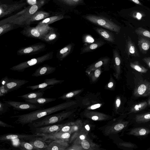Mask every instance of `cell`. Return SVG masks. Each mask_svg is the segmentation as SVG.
Segmentation results:
<instances>
[{"label": "cell", "mask_w": 150, "mask_h": 150, "mask_svg": "<svg viewBox=\"0 0 150 150\" xmlns=\"http://www.w3.org/2000/svg\"><path fill=\"white\" fill-rule=\"evenodd\" d=\"M130 66L134 69L142 73H146L148 70L147 69L141 65L137 61L131 62Z\"/></svg>", "instance_id": "obj_26"}, {"label": "cell", "mask_w": 150, "mask_h": 150, "mask_svg": "<svg viewBox=\"0 0 150 150\" xmlns=\"http://www.w3.org/2000/svg\"><path fill=\"white\" fill-rule=\"evenodd\" d=\"M73 45L69 44L61 49L57 53V57L60 60H62L70 53Z\"/></svg>", "instance_id": "obj_23"}, {"label": "cell", "mask_w": 150, "mask_h": 150, "mask_svg": "<svg viewBox=\"0 0 150 150\" xmlns=\"http://www.w3.org/2000/svg\"><path fill=\"white\" fill-rule=\"evenodd\" d=\"M98 119V117L96 116H93L92 117V119L94 120H97Z\"/></svg>", "instance_id": "obj_47"}, {"label": "cell", "mask_w": 150, "mask_h": 150, "mask_svg": "<svg viewBox=\"0 0 150 150\" xmlns=\"http://www.w3.org/2000/svg\"><path fill=\"white\" fill-rule=\"evenodd\" d=\"M38 136L37 134H28L8 133L1 135L0 136V141L1 142H3L15 139H23L29 140L33 137Z\"/></svg>", "instance_id": "obj_11"}, {"label": "cell", "mask_w": 150, "mask_h": 150, "mask_svg": "<svg viewBox=\"0 0 150 150\" xmlns=\"http://www.w3.org/2000/svg\"><path fill=\"white\" fill-rule=\"evenodd\" d=\"M125 50L129 57L130 55L136 57H139L138 50L134 43L129 36L126 40Z\"/></svg>", "instance_id": "obj_12"}, {"label": "cell", "mask_w": 150, "mask_h": 150, "mask_svg": "<svg viewBox=\"0 0 150 150\" xmlns=\"http://www.w3.org/2000/svg\"><path fill=\"white\" fill-rule=\"evenodd\" d=\"M28 82L24 80L5 79L1 82V85L0 88V96L18 89Z\"/></svg>", "instance_id": "obj_3"}, {"label": "cell", "mask_w": 150, "mask_h": 150, "mask_svg": "<svg viewBox=\"0 0 150 150\" xmlns=\"http://www.w3.org/2000/svg\"><path fill=\"white\" fill-rule=\"evenodd\" d=\"M86 18L90 22L117 33H119L121 28L106 18L93 15H88Z\"/></svg>", "instance_id": "obj_5"}, {"label": "cell", "mask_w": 150, "mask_h": 150, "mask_svg": "<svg viewBox=\"0 0 150 150\" xmlns=\"http://www.w3.org/2000/svg\"><path fill=\"white\" fill-rule=\"evenodd\" d=\"M142 60L150 69V57H145L142 59Z\"/></svg>", "instance_id": "obj_40"}, {"label": "cell", "mask_w": 150, "mask_h": 150, "mask_svg": "<svg viewBox=\"0 0 150 150\" xmlns=\"http://www.w3.org/2000/svg\"><path fill=\"white\" fill-rule=\"evenodd\" d=\"M127 17L130 22L150 21V10L137 6L128 9Z\"/></svg>", "instance_id": "obj_2"}, {"label": "cell", "mask_w": 150, "mask_h": 150, "mask_svg": "<svg viewBox=\"0 0 150 150\" xmlns=\"http://www.w3.org/2000/svg\"><path fill=\"white\" fill-rule=\"evenodd\" d=\"M135 120L138 123H144L150 121V112L137 115Z\"/></svg>", "instance_id": "obj_27"}, {"label": "cell", "mask_w": 150, "mask_h": 150, "mask_svg": "<svg viewBox=\"0 0 150 150\" xmlns=\"http://www.w3.org/2000/svg\"><path fill=\"white\" fill-rule=\"evenodd\" d=\"M110 79H111V81L109 82L108 84V87L110 88H112L114 85V83L113 81H112V77L111 75H110Z\"/></svg>", "instance_id": "obj_43"}, {"label": "cell", "mask_w": 150, "mask_h": 150, "mask_svg": "<svg viewBox=\"0 0 150 150\" xmlns=\"http://www.w3.org/2000/svg\"><path fill=\"white\" fill-rule=\"evenodd\" d=\"M139 36L138 41V45L140 52L142 54H145L150 49V40Z\"/></svg>", "instance_id": "obj_15"}, {"label": "cell", "mask_w": 150, "mask_h": 150, "mask_svg": "<svg viewBox=\"0 0 150 150\" xmlns=\"http://www.w3.org/2000/svg\"><path fill=\"white\" fill-rule=\"evenodd\" d=\"M109 58L108 57L102 58L88 67L85 72L88 74L92 71L100 67L101 66L106 65L109 63Z\"/></svg>", "instance_id": "obj_16"}, {"label": "cell", "mask_w": 150, "mask_h": 150, "mask_svg": "<svg viewBox=\"0 0 150 150\" xmlns=\"http://www.w3.org/2000/svg\"><path fill=\"white\" fill-rule=\"evenodd\" d=\"M85 128H86V129L88 130V131H89V130H90V127L89 126V125H86L85 126Z\"/></svg>", "instance_id": "obj_48"}, {"label": "cell", "mask_w": 150, "mask_h": 150, "mask_svg": "<svg viewBox=\"0 0 150 150\" xmlns=\"http://www.w3.org/2000/svg\"><path fill=\"white\" fill-rule=\"evenodd\" d=\"M148 104L150 105V99L149 100L148 102Z\"/></svg>", "instance_id": "obj_51"}, {"label": "cell", "mask_w": 150, "mask_h": 150, "mask_svg": "<svg viewBox=\"0 0 150 150\" xmlns=\"http://www.w3.org/2000/svg\"><path fill=\"white\" fill-rule=\"evenodd\" d=\"M8 106H10L7 104L1 101L0 102V114L1 115L6 112L8 109Z\"/></svg>", "instance_id": "obj_33"}, {"label": "cell", "mask_w": 150, "mask_h": 150, "mask_svg": "<svg viewBox=\"0 0 150 150\" xmlns=\"http://www.w3.org/2000/svg\"><path fill=\"white\" fill-rule=\"evenodd\" d=\"M80 139L81 140H84L85 139V137L83 135H81L80 136Z\"/></svg>", "instance_id": "obj_49"}, {"label": "cell", "mask_w": 150, "mask_h": 150, "mask_svg": "<svg viewBox=\"0 0 150 150\" xmlns=\"http://www.w3.org/2000/svg\"><path fill=\"white\" fill-rule=\"evenodd\" d=\"M131 1L132 2L135 3L137 5H138L139 6H140L143 7H144L148 10H150V9L148 7L144 5L143 4H142L141 2L139 1V0H129Z\"/></svg>", "instance_id": "obj_37"}, {"label": "cell", "mask_w": 150, "mask_h": 150, "mask_svg": "<svg viewBox=\"0 0 150 150\" xmlns=\"http://www.w3.org/2000/svg\"><path fill=\"white\" fill-rule=\"evenodd\" d=\"M113 59L115 71L113 75L116 79H119L120 77L121 59L119 53L116 50H113Z\"/></svg>", "instance_id": "obj_13"}, {"label": "cell", "mask_w": 150, "mask_h": 150, "mask_svg": "<svg viewBox=\"0 0 150 150\" xmlns=\"http://www.w3.org/2000/svg\"><path fill=\"white\" fill-rule=\"evenodd\" d=\"M96 31L105 40L111 42H114L115 38L112 33L101 28H97Z\"/></svg>", "instance_id": "obj_20"}, {"label": "cell", "mask_w": 150, "mask_h": 150, "mask_svg": "<svg viewBox=\"0 0 150 150\" xmlns=\"http://www.w3.org/2000/svg\"><path fill=\"white\" fill-rule=\"evenodd\" d=\"M78 127L77 126H75L74 127V129L75 131H76L78 130Z\"/></svg>", "instance_id": "obj_50"}, {"label": "cell", "mask_w": 150, "mask_h": 150, "mask_svg": "<svg viewBox=\"0 0 150 150\" xmlns=\"http://www.w3.org/2000/svg\"><path fill=\"white\" fill-rule=\"evenodd\" d=\"M43 138L33 137L28 141L29 142L32 144L38 150H45L47 148L48 145L44 141Z\"/></svg>", "instance_id": "obj_17"}, {"label": "cell", "mask_w": 150, "mask_h": 150, "mask_svg": "<svg viewBox=\"0 0 150 150\" xmlns=\"http://www.w3.org/2000/svg\"><path fill=\"white\" fill-rule=\"evenodd\" d=\"M36 0H28V2L31 4H35Z\"/></svg>", "instance_id": "obj_46"}, {"label": "cell", "mask_w": 150, "mask_h": 150, "mask_svg": "<svg viewBox=\"0 0 150 150\" xmlns=\"http://www.w3.org/2000/svg\"><path fill=\"white\" fill-rule=\"evenodd\" d=\"M125 127L124 124L120 123L116 125L114 127V129L116 131H120L122 129Z\"/></svg>", "instance_id": "obj_39"}, {"label": "cell", "mask_w": 150, "mask_h": 150, "mask_svg": "<svg viewBox=\"0 0 150 150\" xmlns=\"http://www.w3.org/2000/svg\"><path fill=\"white\" fill-rule=\"evenodd\" d=\"M121 101L118 98L116 100V104L117 107H119Z\"/></svg>", "instance_id": "obj_45"}, {"label": "cell", "mask_w": 150, "mask_h": 150, "mask_svg": "<svg viewBox=\"0 0 150 150\" xmlns=\"http://www.w3.org/2000/svg\"><path fill=\"white\" fill-rule=\"evenodd\" d=\"M100 106V104H97L92 105L91 107V109H95L99 108Z\"/></svg>", "instance_id": "obj_44"}, {"label": "cell", "mask_w": 150, "mask_h": 150, "mask_svg": "<svg viewBox=\"0 0 150 150\" xmlns=\"http://www.w3.org/2000/svg\"><path fill=\"white\" fill-rule=\"evenodd\" d=\"M63 81L59 80L55 78L46 79L44 82L36 85L28 86L26 88L33 90L36 89H40V91H44L48 88H51L54 85L61 83Z\"/></svg>", "instance_id": "obj_8"}, {"label": "cell", "mask_w": 150, "mask_h": 150, "mask_svg": "<svg viewBox=\"0 0 150 150\" xmlns=\"http://www.w3.org/2000/svg\"><path fill=\"white\" fill-rule=\"evenodd\" d=\"M46 45L42 43H37L20 49L17 52L19 55H31L44 50Z\"/></svg>", "instance_id": "obj_7"}, {"label": "cell", "mask_w": 150, "mask_h": 150, "mask_svg": "<svg viewBox=\"0 0 150 150\" xmlns=\"http://www.w3.org/2000/svg\"><path fill=\"white\" fill-rule=\"evenodd\" d=\"M134 94L138 96L150 95V82L146 80L142 81L135 88Z\"/></svg>", "instance_id": "obj_10"}, {"label": "cell", "mask_w": 150, "mask_h": 150, "mask_svg": "<svg viewBox=\"0 0 150 150\" xmlns=\"http://www.w3.org/2000/svg\"><path fill=\"white\" fill-rule=\"evenodd\" d=\"M53 54L52 52H49L41 56L33 58L13 66L11 68V69L18 71H23L28 67L35 65H38L52 59Z\"/></svg>", "instance_id": "obj_4"}, {"label": "cell", "mask_w": 150, "mask_h": 150, "mask_svg": "<svg viewBox=\"0 0 150 150\" xmlns=\"http://www.w3.org/2000/svg\"><path fill=\"white\" fill-rule=\"evenodd\" d=\"M105 44V42L102 41H97L85 47L81 53L82 54L94 50L99 48Z\"/></svg>", "instance_id": "obj_21"}, {"label": "cell", "mask_w": 150, "mask_h": 150, "mask_svg": "<svg viewBox=\"0 0 150 150\" xmlns=\"http://www.w3.org/2000/svg\"><path fill=\"white\" fill-rule=\"evenodd\" d=\"M147 105L146 101L142 102L136 104L131 108V112H137L145 108Z\"/></svg>", "instance_id": "obj_29"}, {"label": "cell", "mask_w": 150, "mask_h": 150, "mask_svg": "<svg viewBox=\"0 0 150 150\" xmlns=\"http://www.w3.org/2000/svg\"><path fill=\"white\" fill-rule=\"evenodd\" d=\"M81 144L82 147L85 149H88L90 147L89 143L86 140H83L81 141Z\"/></svg>", "instance_id": "obj_35"}, {"label": "cell", "mask_w": 150, "mask_h": 150, "mask_svg": "<svg viewBox=\"0 0 150 150\" xmlns=\"http://www.w3.org/2000/svg\"><path fill=\"white\" fill-rule=\"evenodd\" d=\"M4 102L10 106L12 107L14 109L18 110H36L42 109L39 105L26 102H20L11 100H5Z\"/></svg>", "instance_id": "obj_6"}, {"label": "cell", "mask_w": 150, "mask_h": 150, "mask_svg": "<svg viewBox=\"0 0 150 150\" xmlns=\"http://www.w3.org/2000/svg\"><path fill=\"white\" fill-rule=\"evenodd\" d=\"M102 72L101 67H100L92 71L88 74L92 81H95L98 79Z\"/></svg>", "instance_id": "obj_30"}, {"label": "cell", "mask_w": 150, "mask_h": 150, "mask_svg": "<svg viewBox=\"0 0 150 150\" xmlns=\"http://www.w3.org/2000/svg\"><path fill=\"white\" fill-rule=\"evenodd\" d=\"M0 126L2 127L8 128H14V127L8 124L1 120H0Z\"/></svg>", "instance_id": "obj_38"}, {"label": "cell", "mask_w": 150, "mask_h": 150, "mask_svg": "<svg viewBox=\"0 0 150 150\" xmlns=\"http://www.w3.org/2000/svg\"><path fill=\"white\" fill-rule=\"evenodd\" d=\"M66 145V143L62 139L53 140L48 145L45 150H63Z\"/></svg>", "instance_id": "obj_18"}, {"label": "cell", "mask_w": 150, "mask_h": 150, "mask_svg": "<svg viewBox=\"0 0 150 150\" xmlns=\"http://www.w3.org/2000/svg\"><path fill=\"white\" fill-rule=\"evenodd\" d=\"M57 38V35L55 33H47L42 38V40L47 42H51L54 41Z\"/></svg>", "instance_id": "obj_31"}, {"label": "cell", "mask_w": 150, "mask_h": 150, "mask_svg": "<svg viewBox=\"0 0 150 150\" xmlns=\"http://www.w3.org/2000/svg\"><path fill=\"white\" fill-rule=\"evenodd\" d=\"M10 29L11 28L10 26L8 25L1 26L0 27V35H1L3 34L8 30H10Z\"/></svg>", "instance_id": "obj_34"}, {"label": "cell", "mask_w": 150, "mask_h": 150, "mask_svg": "<svg viewBox=\"0 0 150 150\" xmlns=\"http://www.w3.org/2000/svg\"><path fill=\"white\" fill-rule=\"evenodd\" d=\"M56 68L45 65L39 68L32 74L35 76H42L51 74L54 72Z\"/></svg>", "instance_id": "obj_14"}, {"label": "cell", "mask_w": 150, "mask_h": 150, "mask_svg": "<svg viewBox=\"0 0 150 150\" xmlns=\"http://www.w3.org/2000/svg\"><path fill=\"white\" fill-rule=\"evenodd\" d=\"M150 133V130L144 127H137L132 129L129 133L131 135L136 136L146 135Z\"/></svg>", "instance_id": "obj_24"}, {"label": "cell", "mask_w": 150, "mask_h": 150, "mask_svg": "<svg viewBox=\"0 0 150 150\" xmlns=\"http://www.w3.org/2000/svg\"><path fill=\"white\" fill-rule=\"evenodd\" d=\"M135 32L139 36L145 38L150 40V31L142 27L136 28Z\"/></svg>", "instance_id": "obj_28"}, {"label": "cell", "mask_w": 150, "mask_h": 150, "mask_svg": "<svg viewBox=\"0 0 150 150\" xmlns=\"http://www.w3.org/2000/svg\"><path fill=\"white\" fill-rule=\"evenodd\" d=\"M67 103H63L45 109H40L29 113L11 116L16 118L14 122L16 124L24 125H29L39 119L65 109Z\"/></svg>", "instance_id": "obj_1"}, {"label": "cell", "mask_w": 150, "mask_h": 150, "mask_svg": "<svg viewBox=\"0 0 150 150\" xmlns=\"http://www.w3.org/2000/svg\"><path fill=\"white\" fill-rule=\"evenodd\" d=\"M20 146L22 149L28 150H38L37 148L29 142L21 141L20 143Z\"/></svg>", "instance_id": "obj_32"}, {"label": "cell", "mask_w": 150, "mask_h": 150, "mask_svg": "<svg viewBox=\"0 0 150 150\" xmlns=\"http://www.w3.org/2000/svg\"><path fill=\"white\" fill-rule=\"evenodd\" d=\"M23 34L28 37L41 40L43 36L36 28L30 29L26 31L23 32Z\"/></svg>", "instance_id": "obj_22"}, {"label": "cell", "mask_w": 150, "mask_h": 150, "mask_svg": "<svg viewBox=\"0 0 150 150\" xmlns=\"http://www.w3.org/2000/svg\"><path fill=\"white\" fill-rule=\"evenodd\" d=\"M67 3L70 4H74L78 3L80 0H64Z\"/></svg>", "instance_id": "obj_42"}, {"label": "cell", "mask_w": 150, "mask_h": 150, "mask_svg": "<svg viewBox=\"0 0 150 150\" xmlns=\"http://www.w3.org/2000/svg\"><path fill=\"white\" fill-rule=\"evenodd\" d=\"M38 8V7L37 5H34L32 6L30 8L29 11V13L31 14H33L37 11Z\"/></svg>", "instance_id": "obj_36"}, {"label": "cell", "mask_w": 150, "mask_h": 150, "mask_svg": "<svg viewBox=\"0 0 150 150\" xmlns=\"http://www.w3.org/2000/svg\"><path fill=\"white\" fill-rule=\"evenodd\" d=\"M63 127L64 126L62 124H54L37 127L33 129L34 133L35 134H50L57 132Z\"/></svg>", "instance_id": "obj_9"}, {"label": "cell", "mask_w": 150, "mask_h": 150, "mask_svg": "<svg viewBox=\"0 0 150 150\" xmlns=\"http://www.w3.org/2000/svg\"><path fill=\"white\" fill-rule=\"evenodd\" d=\"M56 99V98H44L42 97L32 99H25V102H28L33 104L45 105L47 103L54 101Z\"/></svg>", "instance_id": "obj_19"}, {"label": "cell", "mask_w": 150, "mask_h": 150, "mask_svg": "<svg viewBox=\"0 0 150 150\" xmlns=\"http://www.w3.org/2000/svg\"><path fill=\"white\" fill-rule=\"evenodd\" d=\"M45 15L44 14L40 13L37 15L35 17V19L36 20H40L44 18Z\"/></svg>", "instance_id": "obj_41"}, {"label": "cell", "mask_w": 150, "mask_h": 150, "mask_svg": "<svg viewBox=\"0 0 150 150\" xmlns=\"http://www.w3.org/2000/svg\"><path fill=\"white\" fill-rule=\"evenodd\" d=\"M44 93V91L38 90L35 92H31L23 95L18 96L17 97L21 98L24 100L32 99L43 97Z\"/></svg>", "instance_id": "obj_25"}]
</instances>
